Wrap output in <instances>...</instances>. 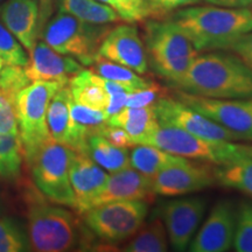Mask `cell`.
I'll return each instance as SVG.
<instances>
[{"instance_id":"cell-28","label":"cell","mask_w":252,"mask_h":252,"mask_svg":"<svg viewBox=\"0 0 252 252\" xmlns=\"http://www.w3.org/2000/svg\"><path fill=\"white\" fill-rule=\"evenodd\" d=\"M23 157L20 137L0 133V178H17L20 174Z\"/></svg>"},{"instance_id":"cell-33","label":"cell","mask_w":252,"mask_h":252,"mask_svg":"<svg viewBox=\"0 0 252 252\" xmlns=\"http://www.w3.org/2000/svg\"><path fill=\"white\" fill-rule=\"evenodd\" d=\"M30 82L25 68L20 65H4L0 70V93L13 100Z\"/></svg>"},{"instance_id":"cell-38","label":"cell","mask_w":252,"mask_h":252,"mask_svg":"<svg viewBox=\"0 0 252 252\" xmlns=\"http://www.w3.org/2000/svg\"><path fill=\"white\" fill-rule=\"evenodd\" d=\"M94 1V0H56V6L59 12L70 14L86 23V18Z\"/></svg>"},{"instance_id":"cell-12","label":"cell","mask_w":252,"mask_h":252,"mask_svg":"<svg viewBox=\"0 0 252 252\" xmlns=\"http://www.w3.org/2000/svg\"><path fill=\"white\" fill-rule=\"evenodd\" d=\"M206 210L207 200L203 197L175 198L163 206L161 219L173 250H187Z\"/></svg>"},{"instance_id":"cell-10","label":"cell","mask_w":252,"mask_h":252,"mask_svg":"<svg viewBox=\"0 0 252 252\" xmlns=\"http://www.w3.org/2000/svg\"><path fill=\"white\" fill-rule=\"evenodd\" d=\"M175 98L207 118L228 128L239 140L252 141V97L251 98H208L176 90Z\"/></svg>"},{"instance_id":"cell-21","label":"cell","mask_w":252,"mask_h":252,"mask_svg":"<svg viewBox=\"0 0 252 252\" xmlns=\"http://www.w3.org/2000/svg\"><path fill=\"white\" fill-rule=\"evenodd\" d=\"M106 124L118 126L126 131V133L130 135L132 145L134 146L147 134L156 130L159 122L154 112L153 105L144 106V108L125 106L118 113L111 116Z\"/></svg>"},{"instance_id":"cell-42","label":"cell","mask_w":252,"mask_h":252,"mask_svg":"<svg viewBox=\"0 0 252 252\" xmlns=\"http://www.w3.org/2000/svg\"><path fill=\"white\" fill-rule=\"evenodd\" d=\"M37 4H39V33L41 36L43 28L54 12L56 0H37Z\"/></svg>"},{"instance_id":"cell-8","label":"cell","mask_w":252,"mask_h":252,"mask_svg":"<svg viewBox=\"0 0 252 252\" xmlns=\"http://www.w3.org/2000/svg\"><path fill=\"white\" fill-rule=\"evenodd\" d=\"M72 150L53 139L47 141L30 160L32 176L40 193L52 202L75 208L69 179Z\"/></svg>"},{"instance_id":"cell-35","label":"cell","mask_w":252,"mask_h":252,"mask_svg":"<svg viewBox=\"0 0 252 252\" xmlns=\"http://www.w3.org/2000/svg\"><path fill=\"white\" fill-rule=\"evenodd\" d=\"M201 1L202 0H145L149 18L152 19H166L178 9L196 5Z\"/></svg>"},{"instance_id":"cell-18","label":"cell","mask_w":252,"mask_h":252,"mask_svg":"<svg viewBox=\"0 0 252 252\" xmlns=\"http://www.w3.org/2000/svg\"><path fill=\"white\" fill-rule=\"evenodd\" d=\"M71 94L68 84L62 87L50 100L47 124L50 138L75 152L87 153L88 134L75 124L70 116Z\"/></svg>"},{"instance_id":"cell-16","label":"cell","mask_w":252,"mask_h":252,"mask_svg":"<svg viewBox=\"0 0 252 252\" xmlns=\"http://www.w3.org/2000/svg\"><path fill=\"white\" fill-rule=\"evenodd\" d=\"M24 68L31 82L50 81L63 84H68L72 77L84 69L77 60L55 52L45 41H36Z\"/></svg>"},{"instance_id":"cell-9","label":"cell","mask_w":252,"mask_h":252,"mask_svg":"<svg viewBox=\"0 0 252 252\" xmlns=\"http://www.w3.org/2000/svg\"><path fill=\"white\" fill-rule=\"evenodd\" d=\"M149 214L145 201H115L93 207L83 213V220L94 236L109 244L130 239L144 224Z\"/></svg>"},{"instance_id":"cell-26","label":"cell","mask_w":252,"mask_h":252,"mask_svg":"<svg viewBox=\"0 0 252 252\" xmlns=\"http://www.w3.org/2000/svg\"><path fill=\"white\" fill-rule=\"evenodd\" d=\"M216 184L237 189L252 197V157L219 165L214 168Z\"/></svg>"},{"instance_id":"cell-34","label":"cell","mask_w":252,"mask_h":252,"mask_svg":"<svg viewBox=\"0 0 252 252\" xmlns=\"http://www.w3.org/2000/svg\"><path fill=\"white\" fill-rule=\"evenodd\" d=\"M112 7L126 23H139L149 18L145 0H98Z\"/></svg>"},{"instance_id":"cell-29","label":"cell","mask_w":252,"mask_h":252,"mask_svg":"<svg viewBox=\"0 0 252 252\" xmlns=\"http://www.w3.org/2000/svg\"><path fill=\"white\" fill-rule=\"evenodd\" d=\"M31 250L28 235L13 217H0V252Z\"/></svg>"},{"instance_id":"cell-3","label":"cell","mask_w":252,"mask_h":252,"mask_svg":"<svg viewBox=\"0 0 252 252\" xmlns=\"http://www.w3.org/2000/svg\"><path fill=\"white\" fill-rule=\"evenodd\" d=\"M143 42L149 67L173 87L198 55L193 43L168 19H145Z\"/></svg>"},{"instance_id":"cell-45","label":"cell","mask_w":252,"mask_h":252,"mask_svg":"<svg viewBox=\"0 0 252 252\" xmlns=\"http://www.w3.org/2000/svg\"><path fill=\"white\" fill-rule=\"evenodd\" d=\"M7 1V0H0V6H1L2 4H4V2H6Z\"/></svg>"},{"instance_id":"cell-1","label":"cell","mask_w":252,"mask_h":252,"mask_svg":"<svg viewBox=\"0 0 252 252\" xmlns=\"http://www.w3.org/2000/svg\"><path fill=\"white\" fill-rule=\"evenodd\" d=\"M166 19L188 37L198 53L230 49L239 37L252 31V11L248 7L188 6Z\"/></svg>"},{"instance_id":"cell-24","label":"cell","mask_w":252,"mask_h":252,"mask_svg":"<svg viewBox=\"0 0 252 252\" xmlns=\"http://www.w3.org/2000/svg\"><path fill=\"white\" fill-rule=\"evenodd\" d=\"M87 153L94 162L109 173L131 167L127 147L116 146L99 134H93L88 138Z\"/></svg>"},{"instance_id":"cell-7","label":"cell","mask_w":252,"mask_h":252,"mask_svg":"<svg viewBox=\"0 0 252 252\" xmlns=\"http://www.w3.org/2000/svg\"><path fill=\"white\" fill-rule=\"evenodd\" d=\"M111 30L108 25L84 23L70 14L59 12L43 28L41 36L50 48L77 60L83 65H93L104 37Z\"/></svg>"},{"instance_id":"cell-11","label":"cell","mask_w":252,"mask_h":252,"mask_svg":"<svg viewBox=\"0 0 252 252\" xmlns=\"http://www.w3.org/2000/svg\"><path fill=\"white\" fill-rule=\"evenodd\" d=\"M158 122L181 128L196 137L210 140L236 141L239 138L228 128L189 108L175 97L162 96L153 104Z\"/></svg>"},{"instance_id":"cell-41","label":"cell","mask_w":252,"mask_h":252,"mask_svg":"<svg viewBox=\"0 0 252 252\" xmlns=\"http://www.w3.org/2000/svg\"><path fill=\"white\" fill-rule=\"evenodd\" d=\"M127 94L125 91H121V93H116L112 94H108L109 100H108V106L105 109V113L110 118L111 116L116 115L121 111L122 109L125 108L126 105V99H127Z\"/></svg>"},{"instance_id":"cell-19","label":"cell","mask_w":252,"mask_h":252,"mask_svg":"<svg viewBox=\"0 0 252 252\" xmlns=\"http://www.w3.org/2000/svg\"><path fill=\"white\" fill-rule=\"evenodd\" d=\"M154 196L152 178L127 167L109 175L105 187L94 198L91 208L115 201H145L150 203Z\"/></svg>"},{"instance_id":"cell-37","label":"cell","mask_w":252,"mask_h":252,"mask_svg":"<svg viewBox=\"0 0 252 252\" xmlns=\"http://www.w3.org/2000/svg\"><path fill=\"white\" fill-rule=\"evenodd\" d=\"M163 91L165 90L159 84L153 82L146 89L127 94L125 106H127V108H144V106L153 105L160 97H162Z\"/></svg>"},{"instance_id":"cell-43","label":"cell","mask_w":252,"mask_h":252,"mask_svg":"<svg viewBox=\"0 0 252 252\" xmlns=\"http://www.w3.org/2000/svg\"><path fill=\"white\" fill-rule=\"evenodd\" d=\"M204 1L220 7L230 8H243L252 5V0H204Z\"/></svg>"},{"instance_id":"cell-27","label":"cell","mask_w":252,"mask_h":252,"mask_svg":"<svg viewBox=\"0 0 252 252\" xmlns=\"http://www.w3.org/2000/svg\"><path fill=\"white\" fill-rule=\"evenodd\" d=\"M93 65L94 68V74L121 84L127 90L128 94L146 89L153 83L152 81L140 77L139 74L131 70V69L118 64V63L109 61L100 55H97Z\"/></svg>"},{"instance_id":"cell-30","label":"cell","mask_w":252,"mask_h":252,"mask_svg":"<svg viewBox=\"0 0 252 252\" xmlns=\"http://www.w3.org/2000/svg\"><path fill=\"white\" fill-rule=\"evenodd\" d=\"M232 247L237 252H252V203L242 201L237 208Z\"/></svg>"},{"instance_id":"cell-4","label":"cell","mask_w":252,"mask_h":252,"mask_svg":"<svg viewBox=\"0 0 252 252\" xmlns=\"http://www.w3.org/2000/svg\"><path fill=\"white\" fill-rule=\"evenodd\" d=\"M138 145H152L174 156L224 165L252 157V145L228 140H210L188 133L175 126L160 124Z\"/></svg>"},{"instance_id":"cell-31","label":"cell","mask_w":252,"mask_h":252,"mask_svg":"<svg viewBox=\"0 0 252 252\" xmlns=\"http://www.w3.org/2000/svg\"><path fill=\"white\" fill-rule=\"evenodd\" d=\"M70 116L75 124L80 126L89 137L98 133V131L106 124L109 119L105 111L81 105L74 102L72 98L70 99Z\"/></svg>"},{"instance_id":"cell-14","label":"cell","mask_w":252,"mask_h":252,"mask_svg":"<svg viewBox=\"0 0 252 252\" xmlns=\"http://www.w3.org/2000/svg\"><path fill=\"white\" fill-rule=\"evenodd\" d=\"M216 182L214 168L206 162L186 160L162 169L152 178L153 190L161 196H179L202 190Z\"/></svg>"},{"instance_id":"cell-2","label":"cell","mask_w":252,"mask_h":252,"mask_svg":"<svg viewBox=\"0 0 252 252\" xmlns=\"http://www.w3.org/2000/svg\"><path fill=\"white\" fill-rule=\"evenodd\" d=\"M172 88L208 98H251L252 71L235 54H198Z\"/></svg>"},{"instance_id":"cell-32","label":"cell","mask_w":252,"mask_h":252,"mask_svg":"<svg viewBox=\"0 0 252 252\" xmlns=\"http://www.w3.org/2000/svg\"><path fill=\"white\" fill-rule=\"evenodd\" d=\"M30 56L27 50L19 42L13 34L0 23V61L5 65H20L27 64Z\"/></svg>"},{"instance_id":"cell-15","label":"cell","mask_w":252,"mask_h":252,"mask_svg":"<svg viewBox=\"0 0 252 252\" xmlns=\"http://www.w3.org/2000/svg\"><path fill=\"white\" fill-rule=\"evenodd\" d=\"M237 208L230 200H220L208 215L189 250L193 252H225L234 243Z\"/></svg>"},{"instance_id":"cell-25","label":"cell","mask_w":252,"mask_h":252,"mask_svg":"<svg viewBox=\"0 0 252 252\" xmlns=\"http://www.w3.org/2000/svg\"><path fill=\"white\" fill-rule=\"evenodd\" d=\"M132 239L123 248L126 252H165L168 250V236L161 217H153L141 225Z\"/></svg>"},{"instance_id":"cell-5","label":"cell","mask_w":252,"mask_h":252,"mask_svg":"<svg viewBox=\"0 0 252 252\" xmlns=\"http://www.w3.org/2000/svg\"><path fill=\"white\" fill-rule=\"evenodd\" d=\"M28 241L31 250L64 252L76 250L84 241L80 222L64 208L34 202L28 209Z\"/></svg>"},{"instance_id":"cell-6","label":"cell","mask_w":252,"mask_h":252,"mask_svg":"<svg viewBox=\"0 0 252 252\" xmlns=\"http://www.w3.org/2000/svg\"><path fill=\"white\" fill-rule=\"evenodd\" d=\"M67 84L37 81L28 84L15 97L19 137L27 161L52 139L47 124V111L53 96Z\"/></svg>"},{"instance_id":"cell-36","label":"cell","mask_w":252,"mask_h":252,"mask_svg":"<svg viewBox=\"0 0 252 252\" xmlns=\"http://www.w3.org/2000/svg\"><path fill=\"white\" fill-rule=\"evenodd\" d=\"M12 98L0 93V133L19 135L15 105Z\"/></svg>"},{"instance_id":"cell-39","label":"cell","mask_w":252,"mask_h":252,"mask_svg":"<svg viewBox=\"0 0 252 252\" xmlns=\"http://www.w3.org/2000/svg\"><path fill=\"white\" fill-rule=\"evenodd\" d=\"M99 135L108 139L110 143L119 147H130L133 146L132 145L130 135L126 133V131L123 130L122 127H118V126H112L109 124H105L102 128L98 131Z\"/></svg>"},{"instance_id":"cell-22","label":"cell","mask_w":252,"mask_h":252,"mask_svg":"<svg viewBox=\"0 0 252 252\" xmlns=\"http://www.w3.org/2000/svg\"><path fill=\"white\" fill-rule=\"evenodd\" d=\"M71 98L81 105L105 111L109 96L99 82L98 75L83 69L68 83Z\"/></svg>"},{"instance_id":"cell-23","label":"cell","mask_w":252,"mask_h":252,"mask_svg":"<svg viewBox=\"0 0 252 252\" xmlns=\"http://www.w3.org/2000/svg\"><path fill=\"white\" fill-rule=\"evenodd\" d=\"M186 158L174 156L152 145H134L130 152V166L153 178L162 169L186 161Z\"/></svg>"},{"instance_id":"cell-17","label":"cell","mask_w":252,"mask_h":252,"mask_svg":"<svg viewBox=\"0 0 252 252\" xmlns=\"http://www.w3.org/2000/svg\"><path fill=\"white\" fill-rule=\"evenodd\" d=\"M69 179L75 196V208L80 214L93 206L94 200L105 187L109 174L88 153L72 151L69 163Z\"/></svg>"},{"instance_id":"cell-20","label":"cell","mask_w":252,"mask_h":252,"mask_svg":"<svg viewBox=\"0 0 252 252\" xmlns=\"http://www.w3.org/2000/svg\"><path fill=\"white\" fill-rule=\"evenodd\" d=\"M0 20L28 53L39 39L37 0H7L0 6Z\"/></svg>"},{"instance_id":"cell-40","label":"cell","mask_w":252,"mask_h":252,"mask_svg":"<svg viewBox=\"0 0 252 252\" xmlns=\"http://www.w3.org/2000/svg\"><path fill=\"white\" fill-rule=\"evenodd\" d=\"M229 50H232L252 71V31L239 37Z\"/></svg>"},{"instance_id":"cell-44","label":"cell","mask_w":252,"mask_h":252,"mask_svg":"<svg viewBox=\"0 0 252 252\" xmlns=\"http://www.w3.org/2000/svg\"><path fill=\"white\" fill-rule=\"evenodd\" d=\"M4 65H5V64H4V63H2L1 61H0V70H1V68H2V67H4Z\"/></svg>"},{"instance_id":"cell-13","label":"cell","mask_w":252,"mask_h":252,"mask_svg":"<svg viewBox=\"0 0 252 252\" xmlns=\"http://www.w3.org/2000/svg\"><path fill=\"white\" fill-rule=\"evenodd\" d=\"M98 55L139 75L149 72L150 67L143 39L138 28L131 23L111 28L100 43Z\"/></svg>"}]
</instances>
